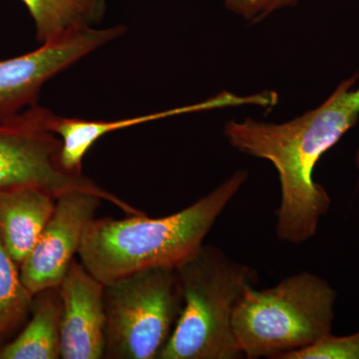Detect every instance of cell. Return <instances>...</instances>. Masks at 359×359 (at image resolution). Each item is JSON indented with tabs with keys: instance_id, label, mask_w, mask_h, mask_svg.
<instances>
[{
	"instance_id": "2e32d148",
	"label": "cell",
	"mask_w": 359,
	"mask_h": 359,
	"mask_svg": "<svg viewBox=\"0 0 359 359\" xmlns=\"http://www.w3.org/2000/svg\"><path fill=\"white\" fill-rule=\"evenodd\" d=\"M278 0H224V6L231 13L256 22L278 11Z\"/></svg>"
},
{
	"instance_id": "8fae6325",
	"label": "cell",
	"mask_w": 359,
	"mask_h": 359,
	"mask_svg": "<svg viewBox=\"0 0 359 359\" xmlns=\"http://www.w3.org/2000/svg\"><path fill=\"white\" fill-rule=\"evenodd\" d=\"M55 205L52 194L35 187L0 192V240L20 268L51 219Z\"/></svg>"
},
{
	"instance_id": "5bb4252c",
	"label": "cell",
	"mask_w": 359,
	"mask_h": 359,
	"mask_svg": "<svg viewBox=\"0 0 359 359\" xmlns=\"http://www.w3.org/2000/svg\"><path fill=\"white\" fill-rule=\"evenodd\" d=\"M33 297L21 280L20 266L0 240V347L25 325Z\"/></svg>"
},
{
	"instance_id": "7c38bea8",
	"label": "cell",
	"mask_w": 359,
	"mask_h": 359,
	"mask_svg": "<svg viewBox=\"0 0 359 359\" xmlns=\"http://www.w3.org/2000/svg\"><path fill=\"white\" fill-rule=\"evenodd\" d=\"M62 309L59 287L34 294L32 318L20 334L0 347V359L61 358Z\"/></svg>"
},
{
	"instance_id": "e0dca14e",
	"label": "cell",
	"mask_w": 359,
	"mask_h": 359,
	"mask_svg": "<svg viewBox=\"0 0 359 359\" xmlns=\"http://www.w3.org/2000/svg\"><path fill=\"white\" fill-rule=\"evenodd\" d=\"M299 0H278V9L283 8L285 6H292L297 4Z\"/></svg>"
},
{
	"instance_id": "6da1fadb",
	"label": "cell",
	"mask_w": 359,
	"mask_h": 359,
	"mask_svg": "<svg viewBox=\"0 0 359 359\" xmlns=\"http://www.w3.org/2000/svg\"><path fill=\"white\" fill-rule=\"evenodd\" d=\"M358 73L344 80L327 100L292 121L275 124L247 118L229 121L224 133L241 152L268 160L275 166L280 184L276 210L278 240L304 244L316 233L332 200L313 180L318 161L334 147L359 119Z\"/></svg>"
},
{
	"instance_id": "4fadbf2b",
	"label": "cell",
	"mask_w": 359,
	"mask_h": 359,
	"mask_svg": "<svg viewBox=\"0 0 359 359\" xmlns=\"http://www.w3.org/2000/svg\"><path fill=\"white\" fill-rule=\"evenodd\" d=\"M29 11L40 43H48L100 22L107 0H20Z\"/></svg>"
},
{
	"instance_id": "ac0fdd59",
	"label": "cell",
	"mask_w": 359,
	"mask_h": 359,
	"mask_svg": "<svg viewBox=\"0 0 359 359\" xmlns=\"http://www.w3.org/2000/svg\"><path fill=\"white\" fill-rule=\"evenodd\" d=\"M355 165H356V167H358V169L359 170V149H358V153H356V156H355Z\"/></svg>"
},
{
	"instance_id": "277c9868",
	"label": "cell",
	"mask_w": 359,
	"mask_h": 359,
	"mask_svg": "<svg viewBox=\"0 0 359 359\" xmlns=\"http://www.w3.org/2000/svg\"><path fill=\"white\" fill-rule=\"evenodd\" d=\"M337 292L302 271L275 287H250L236 306L233 332L243 358L280 359L332 334Z\"/></svg>"
},
{
	"instance_id": "ba28073f",
	"label": "cell",
	"mask_w": 359,
	"mask_h": 359,
	"mask_svg": "<svg viewBox=\"0 0 359 359\" xmlns=\"http://www.w3.org/2000/svg\"><path fill=\"white\" fill-rule=\"evenodd\" d=\"M101 201L95 194L81 191L56 199L51 219L20 268L21 280L33 295L59 287Z\"/></svg>"
},
{
	"instance_id": "5b68a950",
	"label": "cell",
	"mask_w": 359,
	"mask_h": 359,
	"mask_svg": "<svg viewBox=\"0 0 359 359\" xmlns=\"http://www.w3.org/2000/svg\"><path fill=\"white\" fill-rule=\"evenodd\" d=\"M104 358L157 359L184 306L177 268L142 269L104 285Z\"/></svg>"
},
{
	"instance_id": "8992f818",
	"label": "cell",
	"mask_w": 359,
	"mask_h": 359,
	"mask_svg": "<svg viewBox=\"0 0 359 359\" xmlns=\"http://www.w3.org/2000/svg\"><path fill=\"white\" fill-rule=\"evenodd\" d=\"M45 108L29 107L0 122V192L35 187L57 198L69 192L95 194L126 214H140L129 203L82 174H71L61 163L60 139L44 125Z\"/></svg>"
},
{
	"instance_id": "30bf717a",
	"label": "cell",
	"mask_w": 359,
	"mask_h": 359,
	"mask_svg": "<svg viewBox=\"0 0 359 359\" xmlns=\"http://www.w3.org/2000/svg\"><path fill=\"white\" fill-rule=\"evenodd\" d=\"M264 103L263 94L240 97L229 92H222L218 95L203 101V102L174 108L162 112L126 118L116 121H89V120L75 119V118L59 117L50 111L45 115L44 124L46 129L56 135L62 143L61 147V163L66 171L71 174H82V161L85 155L93 147L97 141L105 135L136 126L170 116L184 114V113L198 112L226 107V106L252 105L262 106Z\"/></svg>"
},
{
	"instance_id": "3957f363",
	"label": "cell",
	"mask_w": 359,
	"mask_h": 359,
	"mask_svg": "<svg viewBox=\"0 0 359 359\" xmlns=\"http://www.w3.org/2000/svg\"><path fill=\"white\" fill-rule=\"evenodd\" d=\"M177 271L183 311L157 359L242 358L233 316L245 292L257 287V269L203 245Z\"/></svg>"
},
{
	"instance_id": "7a4b0ae2",
	"label": "cell",
	"mask_w": 359,
	"mask_h": 359,
	"mask_svg": "<svg viewBox=\"0 0 359 359\" xmlns=\"http://www.w3.org/2000/svg\"><path fill=\"white\" fill-rule=\"evenodd\" d=\"M245 170L182 211L164 218L92 219L80 245L81 263L104 285L142 269L177 268L204 245L212 226L248 179Z\"/></svg>"
},
{
	"instance_id": "9c48e42d",
	"label": "cell",
	"mask_w": 359,
	"mask_h": 359,
	"mask_svg": "<svg viewBox=\"0 0 359 359\" xmlns=\"http://www.w3.org/2000/svg\"><path fill=\"white\" fill-rule=\"evenodd\" d=\"M104 285L82 263L72 262L59 285L63 306L61 358L100 359L105 356Z\"/></svg>"
},
{
	"instance_id": "9a60e30c",
	"label": "cell",
	"mask_w": 359,
	"mask_h": 359,
	"mask_svg": "<svg viewBox=\"0 0 359 359\" xmlns=\"http://www.w3.org/2000/svg\"><path fill=\"white\" fill-rule=\"evenodd\" d=\"M280 359H359V332L347 337L328 334L311 346L283 354Z\"/></svg>"
},
{
	"instance_id": "52a82bcc",
	"label": "cell",
	"mask_w": 359,
	"mask_h": 359,
	"mask_svg": "<svg viewBox=\"0 0 359 359\" xmlns=\"http://www.w3.org/2000/svg\"><path fill=\"white\" fill-rule=\"evenodd\" d=\"M124 26L86 28L41 44L35 50L0 60V122L37 105L42 86L61 71L125 32Z\"/></svg>"
}]
</instances>
